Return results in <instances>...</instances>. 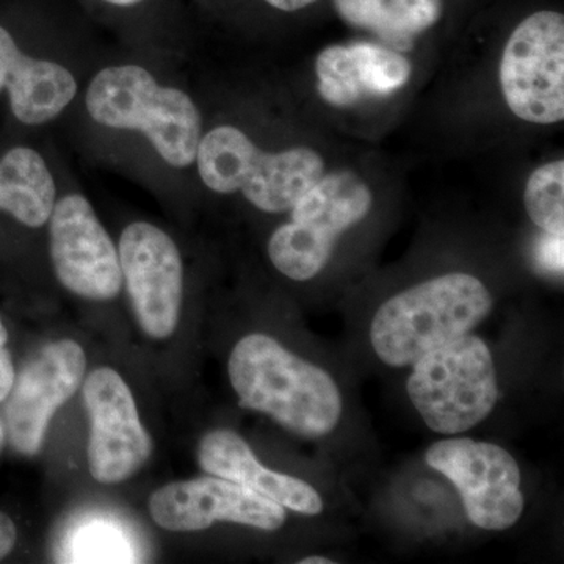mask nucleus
<instances>
[{
	"label": "nucleus",
	"instance_id": "nucleus-23",
	"mask_svg": "<svg viewBox=\"0 0 564 564\" xmlns=\"http://www.w3.org/2000/svg\"><path fill=\"white\" fill-rule=\"evenodd\" d=\"M14 380H17V372H14L10 352L6 347H0V403L10 395Z\"/></svg>",
	"mask_w": 564,
	"mask_h": 564
},
{
	"label": "nucleus",
	"instance_id": "nucleus-29",
	"mask_svg": "<svg viewBox=\"0 0 564 564\" xmlns=\"http://www.w3.org/2000/svg\"><path fill=\"white\" fill-rule=\"evenodd\" d=\"M7 443V432L6 429H3L2 423H0V452L3 451V447H6Z\"/></svg>",
	"mask_w": 564,
	"mask_h": 564
},
{
	"label": "nucleus",
	"instance_id": "nucleus-6",
	"mask_svg": "<svg viewBox=\"0 0 564 564\" xmlns=\"http://www.w3.org/2000/svg\"><path fill=\"white\" fill-rule=\"evenodd\" d=\"M372 209V193L350 172L323 174L292 207V220L269 242L273 265L295 281L313 280L332 258L337 239Z\"/></svg>",
	"mask_w": 564,
	"mask_h": 564
},
{
	"label": "nucleus",
	"instance_id": "nucleus-12",
	"mask_svg": "<svg viewBox=\"0 0 564 564\" xmlns=\"http://www.w3.org/2000/svg\"><path fill=\"white\" fill-rule=\"evenodd\" d=\"M87 356L79 344H47L14 380L7 403V436L18 454H39L47 425L84 380Z\"/></svg>",
	"mask_w": 564,
	"mask_h": 564
},
{
	"label": "nucleus",
	"instance_id": "nucleus-1",
	"mask_svg": "<svg viewBox=\"0 0 564 564\" xmlns=\"http://www.w3.org/2000/svg\"><path fill=\"white\" fill-rule=\"evenodd\" d=\"M228 370L240 406L269 414L289 432L321 437L340 421L343 397L333 378L273 337H243L234 347Z\"/></svg>",
	"mask_w": 564,
	"mask_h": 564
},
{
	"label": "nucleus",
	"instance_id": "nucleus-19",
	"mask_svg": "<svg viewBox=\"0 0 564 564\" xmlns=\"http://www.w3.org/2000/svg\"><path fill=\"white\" fill-rule=\"evenodd\" d=\"M525 209L538 228L564 232V162L547 163L534 170L525 188Z\"/></svg>",
	"mask_w": 564,
	"mask_h": 564
},
{
	"label": "nucleus",
	"instance_id": "nucleus-22",
	"mask_svg": "<svg viewBox=\"0 0 564 564\" xmlns=\"http://www.w3.org/2000/svg\"><path fill=\"white\" fill-rule=\"evenodd\" d=\"M564 232H545L534 247V262L545 273L563 274Z\"/></svg>",
	"mask_w": 564,
	"mask_h": 564
},
{
	"label": "nucleus",
	"instance_id": "nucleus-11",
	"mask_svg": "<svg viewBox=\"0 0 564 564\" xmlns=\"http://www.w3.org/2000/svg\"><path fill=\"white\" fill-rule=\"evenodd\" d=\"M118 256L140 328L152 339L172 336L182 304V259L172 237L151 223H132Z\"/></svg>",
	"mask_w": 564,
	"mask_h": 564
},
{
	"label": "nucleus",
	"instance_id": "nucleus-7",
	"mask_svg": "<svg viewBox=\"0 0 564 564\" xmlns=\"http://www.w3.org/2000/svg\"><path fill=\"white\" fill-rule=\"evenodd\" d=\"M500 85L516 117L536 124L563 120V14L540 11L518 25L505 46Z\"/></svg>",
	"mask_w": 564,
	"mask_h": 564
},
{
	"label": "nucleus",
	"instance_id": "nucleus-13",
	"mask_svg": "<svg viewBox=\"0 0 564 564\" xmlns=\"http://www.w3.org/2000/svg\"><path fill=\"white\" fill-rule=\"evenodd\" d=\"M150 514L169 532H198L220 521L273 532L285 522L282 505L217 475L163 486L151 496Z\"/></svg>",
	"mask_w": 564,
	"mask_h": 564
},
{
	"label": "nucleus",
	"instance_id": "nucleus-17",
	"mask_svg": "<svg viewBox=\"0 0 564 564\" xmlns=\"http://www.w3.org/2000/svg\"><path fill=\"white\" fill-rule=\"evenodd\" d=\"M55 204V182L41 154L32 148H11L0 159V212L41 228Z\"/></svg>",
	"mask_w": 564,
	"mask_h": 564
},
{
	"label": "nucleus",
	"instance_id": "nucleus-8",
	"mask_svg": "<svg viewBox=\"0 0 564 564\" xmlns=\"http://www.w3.org/2000/svg\"><path fill=\"white\" fill-rule=\"evenodd\" d=\"M425 462L455 485L473 524L485 530H507L521 518V470L513 456L499 445L466 437L440 441L429 448Z\"/></svg>",
	"mask_w": 564,
	"mask_h": 564
},
{
	"label": "nucleus",
	"instance_id": "nucleus-26",
	"mask_svg": "<svg viewBox=\"0 0 564 564\" xmlns=\"http://www.w3.org/2000/svg\"><path fill=\"white\" fill-rule=\"evenodd\" d=\"M333 560L323 558V556H307V558L302 560L300 564H333Z\"/></svg>",
	"mask_w": 564,
	"mask_h": 564
},
{
	"label": "nucleus",
	"instance_id": "nucleus-24",
	"mask_svg": "<svg viewBox=\"0 0 564 564\" xmlns=\"http://www.w3.org/2000/svg\"><path fill=\"white\" fill-rule=\"evenodd\" d=\"M17 525H14L9 516L0 511V560L6 558L13 551L14 544H17Z\"/></svg>",
	"mask_w": 564,
	"mask_h": 564
},
{
	"label": "nucleus",
	"instance_id": "nucleus-27",
	"mask_svg": "<svg viewBox=\"0 0 564 564\" xmlns=\"http://www.w3.org/2000/svg\"><path fill=\"white\" fill-rule=\"evenodd\" d=\"M9 340V333H7L6 325H3L2 317H0V347H6Z\"/></svg>",
	"mask_w": 564,
	"mask_h": 564
},
{
	"label": "nucleus",
	"instance_id": "nucleus-3",
	"mask_svg": "<svg viewBox=\"0 0 564 564\" xmlns=\"http://www.w3.org/2000/svg\"><path fill=\"white\" fill-rule=\"evenodd\" d=\"M90 117L107 128L147 135L174 169L191 166L202 140V115L191 96L161 87L147 69L110 66L96 74L87 91Z\"/></svg>",
	"mask_w": 564,
	"mask_h": 564
},
{
	"label": "nucleus",
	"instance_id": "nucleus-14",
	"mask_svg": "<svg viewBox=\"0 0 564 564\" xmlns=\"http://www.w3.org/2000/svg\"><path fill=\"white\" fill-rule=\"evenodd\" d=\"M318 93L336 107L355 106L362 99L381 98L403 87L411 63L397 51L377 44L332 46L315 63Z\"/></svg>",
	"mask_w": 564,
	"mask_h": 564
},
{
	"label": "nucleus",
	"instance_id": "nucleus-25",
	"mask_svg": "<svg viewBox=\"0 0 564 564\" xmlns=\"http://www.w3.org/2000/svg\"><path fill=\"white\" fill-rule=\"evenodd\" d=\"M267 3L282 11H295L311 6L315 0H265Z\"/></svg>",
	"mask_w": 564,
	"mask_h": 564
},
{
	"label": "nucleus",
	"instance_id": "nucleus-21",
	"mask_svg": "<svg viewBox=\"0 0 564 564\" xmlns=\"http://www.w3.org/2000/svg\"><path fill=\"white\" fill-rule=\"evenodd\" d=\"M348 24L377 33L384 20L386 0H334Z\"/></svg>",
	"mask_w": 564,
	"mask_h": 564
},
{
	"label": "nucleus",
	"instance_id": "nucleus-16",
	"mask_svg": "<svg viewBox=\"0 0 564 564\" xmlns=\"http://www.w3.org/2000/svg\"><path fill=\"white\" fill-rule=\"evenodd\" d=\"M198 462L207 474L247 486L296 513H322L321 494L313 486L291 475L263 467L252 454L250 445L229 430H215L203 437Z\"/></svg>",
	"mask_w": 564,
	"mask_h": 564
},
{
	"label": "nucleus",
	"instance_id": "nucleus-4",
	"mask_svg": "<svg viewBox=\"0 0 564 564\" xmlns=\"http://www.w3.org/2000/svg\"><path fill=\"white\" fill-rule=\"evenodd\" d=\"M199 176L210 191L245 198L263 212L291 210L325 174V162L310 148L269 154L232 126L212 129L196 151Z\"/></svg>",
	"mask_w": 564,
	"mask_h": 564
},
{
	"label": "nucleus",
	"instance_id": "nucleus-10",
	"mask_svg": "<svg viewBox=\"0 0 564 564\" xmlns=\"http://www.w3.org/2000/svg\"><path fill=\"white\" fill-rule=\"evenodd\" d=\"M50 239L52 263L63 288L98 302L121 292L120 256L85 196L74 193L54 204Z\"/></svg>",
	"mask_w": 564,
	"mask_h": 564
},
{
	"label": "nucleus",
	"instance_id": "nucleus-28",
	"mask_svg": "<svg viewBox=\"0 0 564 564\" xmlns=\"http://www.w3.org/2000/svg\"><path fill=\"white\" fill-rule=\"evenodd\" d=\"M106 2L113 3V6L129 7L135 6V3L141 2V0H106Z\"/></svg>",
	"mask_w": 564,
	"mask_h": 564
},
{
	"label": "nucleus",
	"instance_id": "nucleus-5",
	"mask_svg": "<svg viewBox=\"0 0 564 564\" xmlns=\"http://www.w3.org/2000/svg\"><path fill=\"white\" fill-rule=\"evenodd\" d=\"M413 366L408 395L433 432H467L491 413L499 391L491 351L480 337L464 334Z\"/></svg>",
	"mask_w": 564,
	"mask_h": 564
},
{
	"label": "nucleus",
	"instance_id": "nucleus-18",
	"mask_svg": "<svg viewBox=\"0 0 564 564\" xmlns=\"http://www.w3.org/2000/svg\"><path fill=\"white\" fill-rule=\"evenodd\" d=\"M443 0H386L384 20L377 35L397 52L413 50L414 39L440 20Z\"/></svg>",
	"mask_w": 564,
	"mask_h": 564
},
{
	"label": "nucleus",
	"instance_id": "nucleus-15",
	"mask_svg": "<svg viewBox=\"0 0 564 564\" xmlns=\"http://www.w3.org/2000/svg\"><path fill=\"white\" fill-rule=\"evenodd\" d=\"M9 93L11 113L40 126L62 113L77 93L76 79L58 63L29 57L0 25V91Z\"/></svg>",
	"mask_w": 564,
	"mask_h": 564
},
{
	"label": "nucleus",
	"instance_id": "nucleus-9",
	"mask_svg": "<svg viewBox=\"0 0 564 564\" xmlns=\"http://www.w3.org/2000/svg\"><path fill=\"white\" fill-rule=\"evenodd\" d=\"M84 402L90 415L91 477L104 485L129 480L152 454V440L141 425L131 389L117 370L101 367L85 380Z\"/></svg>",
	"mask_w": 564,
	"mask_h": 564
},
{
	"label": "nucleus",
	"instance_id": "nucleus-20",
	"mask_svg": "<svg viewBox=\"0 0 564 564\" xmlns=\"http://www.w3.org/2000/svg\"><path fill=\"white\" fill-rule=\"evenodd\" d=\"M74 563H128L132 560L128 541L113 525L95 522L77 532L73 545Z\"/></svg>",
	"mask_w": 564,
	"mask_h": 564
},
{
	"label": "nucleus",
	"instance_id": "nucleus-2",
	"mask_svg": "<svg viewBox=\"0 0 564 564\" xmlns=\"http://www.w3.org/2000/svg\"><path fill=\"white\" fill-rule=\"evenodd\" d=\"M492 296L470 274L451 273L414 285L375 314L370 340L381 361L413 366L425 352L454 343L491 313Z\"/></svg>",
	"mask_w": 564,
	"mask_h": 564
}]
</instances>
